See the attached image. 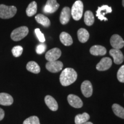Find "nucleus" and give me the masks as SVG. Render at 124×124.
Listing matches in <instances>:
<instances>
[{
	"instance_id": "13",
	"label": "nucleus",
	"mask_w": 124,
	"mask_h": 124,
	"mask_svg": "<svg viewBox=\"0 0 124 124\" xmlns=\"http://www.w3.org/2000/svg\"><path fill=\"white\" fill-rule=\"evenodd\" d=\"M69 104L75 108H80L83 106V102L81 99L74 94H70L67 97Z\"/></svg>"
},
{
	"instance_id": "25",
	"label": "nucleus",
	"mask_w": 124,
	"mask_h": 124,
	"mask_svg": "<svg viewBox=\"0 0 124 124\" xmlns=\"http://www.w3.org/2000/svg\"><path fill=\"white\" fill-rule=\"evenodd\" d=\"M84 21L86 25L87 26H91L94 23V16L93 12L90 10H87L85 13Z\"/></svg>"
},
{
	"instance_id": "2",
	"label": "nucleus",
	"mask_w": 124,
	"mask_h": 124,
	"mask_svg": "<svg viewBox=\"0 0 124 124\" xmlns=\"http://www.w3.org/2000/svg\"><path fill=\"white\" fill-rule=\"evenodd\" d=\"M17 8L15 6H7L4 4L0 5V18L9 19L15 16Z\"/></svg>"
},
{
	"instance_id": "11",
	"label": "nucleus",
	"mask_w": 124,
	"mask_h": 124,
	"mask_svg": "<svg viewBox=\"0 0 124 124\" xmlns=\"http://www.w3.org/2000/svg\"><path fill=\"white\" fill-rule=\"evenodd\" d=\"M109 54L113 57L115 64H120L124 62V56L120 49L113 48L110 50Z\"/></svg>"
},
{
	"instance_id": "32",
	"label": "nucleus",
	"mask_w": 124,
	"mask_h": 124,
	"mask_svg": "<svg viewBox=\"0 0 124 124\" xmlns=\"http://www.w3.org/2000/svg\"><path fill=\"white\" fill-rule=\"evenodd\" d=\"M93 124L92 123V122H91L87 121V122H85V123H83V124Z\"/></svg>"
},
{
	"instance_id": "29",
	"label": "nucleus",
	"mask_w": 124,
	"mask_h": 124,
	"mask_svg": "<svg viewBox=\"0 0 124 124\" xmlns=\"http://www.w3.org/2000/svg\"><path fill=\"white\" fill-rule=\"evenodd\" d=\"M35 32L37 38H38L40 42L44 43L45 41V40H46V39H45L44 34H43V33H41V32L40 31V29H39V28L35 29Z\"/></svg>"
},
{
	"instance_id": "1",
	"label": "nucleus",
	"mask_w": 124,
	"mask_h": 124,
	"mask_svg": "<svg viewBox=\"0 0 124 124\" xmlns=\"http://www.w3.org/2000/svg\"><path fill=\"white\" fill-rule=\"evenodd\" d=\"M78 74L72 68H66L62 71L60 75V82L62 86H68L77 80Z\"/></svg>"
},
{
	"instance_id": "26",
	"label": "nucleus",
	"mask_w": 124,
	"mask_h": 124,
	"mask_svg": "<svg viewBox=\"0 0 124 124\" xmlns=\"http://www.w3.org/2000/svg\"><path fill=\"white\" fill-rule=\"evenodd\" d=\"M23 124H40L39 118L37 116H33L26 119Z\"/></svg>"
},
{
	"instance_id": "12",
	"label": "nucleus",
	"mask_w": 124,
	"mask_h": 124,
	"mask_svg": "<svg viewBox=\"0 0 124 124\" xmlns=\"http://www.w3.org/2000/svg\"><path fill=\"white\" fill-rule=\"evenodd\" d=\"M81 91L85 97H90L93 94V86L91 82L85 80L81 85Z\"/></svg>"
},
{
	"instance_id": "9",
	"label": "nucleus",
	"mask_w": 124,
	"mask_h": 124,
	"mask_svg": "<svg viewBox=\"0 0 124 124\" xmlns=\"http://www.w3.org/2000/svg\"><path fill=\"white\" fill-rule=\"evenodd\" d=\"M111 65H112V60L111 59L108 57H105L102 58L97 64L96 69L97 70L100 71H106L111 67Z\"/></svg>"
},
{
	"instance_id": "24",
	"label": "nucleus",
	"mask_w": 124,
	"mask_h": 124,
	"mask_svg": "<svg viewBox=\"0 0 124 124\" xmlns=\"http://www.w3.org/2000/svg\"><path fill=\"white\" fill-rule=\"evenodd\" d=\"M90 119V116L88 113H83L76 116L75 118V122L76 124H81L87 122Z\"/></svg>"
},
{
	"instance_id": "22",
	"label": "nucleus",
	"mask_w": 124,
	"mask_h": 124,
	"mask_svg": "<svg viewBox=\"0 0 124 124\" xmlns=\"http://www.w3.org/2000/svg\"><path fill=\"white\" fill-rule=\"evenodd\" d=\"M38 10V5L37 3L35 1H32L28 6L27 9H26V13L27 15L29 17L33 16L37 12Z\"/></svg>"
},
{
	"instance_id": "30",
	"label": "nucleus",
	"mask_w": 124,
	"mask_h": 124,
	"mask_svg": "<svg viewBox=\"0 0 124 124\" xmlns=\"http://www.w3.org/2000/svg\"><path fill=\"white\" fill-rule=\"evenodd\" d=\"M46 46L45 44H41L38 45L36 47V53L39 54V55H40V54H42L44 53L46 51Z\"/></svg>"
},
{
	"instance_id": "8",
	"label": "nucleus",
	"mask_w": 124,
	"mask_h": 124,
	"mask_svg": "<svg viewBox=\"0 0 124 124\" xmlns=\"http://www.w3.org/2000/svg\"><path fill=\"white\" fill-rule=\"evenodd\" d=\"M60 5L56 0H47L44 7V12L46 13H54L58 10Z\"/></svg>"
},
{
	"instance_id": "18",
	"label": "nucleus",
	"mask_w": 124,
	"mask_h": 124,
	"mask_svg": "<svg viewBox=\"0 0 124 124\" xmlns=\"http://www.w3.org/2000/svg\"><path fill=\"white\" fill-rule=\"evenodd\" d=\"M60 40L62 44L66 46H70L73 43V40L70 35L66 32H62L60 35Z\"/></svg>"
},
{
	"instance_id": "15",
	"label": "nucleus",
	"mask_w": 124,
	"mask_h": 124,
	"mask_svg": "<svg viewBox=\"0 0 124 124\" xmlns=\"http://www.w3.org/2000/svg\"><path fill=\"white\" fill-rule=\"evenodd\" d=\"M46 106L52 111H56L58 109V104L55 98L51 95H46L44 98Z\"/></svg>"
},
{
	"instance_id": "7",
	"label": "nucleus",
	"mask_w": 124,
	"mask_h": 124,
	"mask_svg": "<svg viewBox=\"0 0 124 124\" xmlns=\"http://www.w3.org/2000/svg\"><path fill=\"white\" fill-rule=\"evenodd\" d=\"M112 12V9L111 7H108L107 5L102 6V7H99L98 8L97 12H96V16L99 20H104V21H108V18L105 17V15L106 14L111 13Z\"/></svg>"
},
{
	"instance_id": "20",
	"label": "nucleus",
	"mask_w": 124,
	"mask_h": 124,
	"mask_svg": "<svg viewBox=\"0 0 124 124\" xmlns=\"http://www.w3.org/2000/svg\"><path fill=\"white\" fill-rule=\"evenodd\" d=\"M35 20L39 24L42 25L44 27H49L51 25L50 20L49 18L42 14H39L36 16Z\"/></svg>"
},
{
	"instance_id": "27",
	"label": "nucleus",
	"mask_w": 124,
	"mask_h": 124,
	"mask_svg": "<svg viewBox=\"0 0 124 124\" xmlns=\"http://www.w3.org/2000/svg\"><path fill=\"white\" fill-rule=\"evenodd\" d=\"M23 52V48L20 46H14L12 49V54L16 58H17L21 55Z\"/></svg>"
},
{
	"instance_id": "31",
	"label": "nucleus",
	"mask_w": 124,
	"mask_h": 124,
	"mask_svg": "<svg viewBox=\"0 0 124 124\" xmlns=\"http://www.w3.org/2000/svg\"><path fill=\"white\" fill-rule=\"evenodd\" d=\"M5 116V112L2 108H0V121L3 120Z\"/></svg>"
},
{
	"instance_id": "14",
	"label": "nucleus",
	"mask_w": 124,
	"mask_h": 124,
	"mask_svg": "<svg viewBox=\"0 0 124 124\" xmlns=\"http://www.w3.org/2000/svg\"><path fill=\"white\" fill-rule=\"evenodd\" d=\"M71 16L70 8L64 7L62 9L60 16V21L62 24L66 25L69 22Z\"/></svg>"
},
{
	"instance_id": "28",
	"label": "nucleus",
	"mask_w": 124,
	"mask_h": 124,
	"mask_svg": "<svg viewBox=\"0 0 124 124\" xmlns=\"http://www.w3.org/2000/svg\"><path fill=\"white\" fill-rule=\"evenodd\" d=\"M117 79L121 83H124V65L120 68L117 72Z\"/></svg>"
},
{
	"instance_id": "21",
	"label": "nucleus",
	"mask_w": 124,
	"mask_h": 124,
	"mask_svg": "<svg viewBox=\"0 0 124 124\" xmlns=\"http://www.w3.org/2000/svg\"><path fill=\"white\" fill-rule=\"evenodd\" d=\"M27 70L29 72L34 74H39L40 72V67L36 62L31 61L28 62L27 64Z\"/></svg>"
},
{
	"instance_id": "33",
	"label": "nucleus",
	"mask_w": 124,
	"mask_h": 124,
	"mask_svg": "<svg viewBox=\"0 0 124 124\" xmlns=\"http://www.w3.org/2000/svg\"><path fill=\"white\" fill-rule=\"evenodd\" d=\"M122 5H123V7H124V0H122Z\"/></svg>"
},
{
	"instance_id": "16",
	"label": "nucleus",
	"mask_w": 124,
	"mask_h": 124,
	"mask_svg": "<svg viewBox=\"0 0 124 124\" xmlns=\"http://www.w3.org/2000/svg\"><path fill=\"white\" fill-rule=\"evenodd\" d=\"M13 103V98L10 94L5 93H0V105L10 106Z\"/></svg>"
},
{
	"instance_id": "10",
	"label": "nucleus",
	"mask_w": 124,
	"mask_h": 124,
	"mask_svg": "<svg viewBox=\"0 0 124 124\" xmlns=\"http://www.w3.org/2000/svg\"><path fill=\"white\" fill-rule=\"evenodd\" d=\"M110 44L113 48L120 49L122 48L124 46V41L120 35H113L110 38Z\"/></svg>"
},
{
	"instance_id": "23",
	"label": "nucleus",
	"mask_w": 124,
	"mask_h": 124,
	"mask_svg": "<svg viewBox=\"0 0 124 124\" xmlns=\"http://www.w3.org/2000/svg\"><path fill=\"white\" fill-rule=\"evenodd\" d=\"M113 112L117 117L124 119V108L120 105L114 103L112 106Z\"/></svg>"
},
{
	"instance_id": "3",
	"label": "nucleus",
	"mask_w": 124,
	"mask_h": 124,
	"mask_svg": "<svg viewBox=\"0 0 124 124\" xmlns=\"http://www.w3.org/2000/svg\"><path fill=\"white\" fill-rule=\"evenodd\" d=\"M83 12V4L82 1L78 0L72 5L71 10V16L76 21L81 19Z\"/></svg>"
},
{
	"instance_id": "17",
	"label": "nucleus",
	"mask_w": 124,
	"mask_h": 124,
	"mask_svg": "<svg viewBox=\"0 0 124 124\" xmlns=\"http://www.w3.org/2000/svg\"><path fill=\"white\" fill-rule=\"evenodd\" d=\"M90 52L91 55L94 56H103L106 54V49L102 46L95 45L91 46L90 49Z\"/></svg>"
},
{
	"instance_id": "6",
	"label": "nucleus",
	"mask_w": 124,
	"mask_h": 124,
	"mask_svg": "<svg viewBox=\"0 0 124 124\" xmlns=\"http://www.w3.org/2000/svg\"><path fill=\"white\" fill-rule=\"evenodd\" d=\"M62 55V51L58 48H54L47 51L46 54V60L48 62L56 61L60 58Z\"/></svg>"
},
{
	"instance_id": "19",
	"label": "nucleus",
	"mask_w": 124,
	"mask_h": 124,
	"mask_svg": "<svg viewBox=\"0 0 124 124\" xmlns=\"http://www.w3.org/2000/svg\"><path fill=\"white\" fill-rule=\"evenodd\" d=\"M78 38L80 42L85 43L89 40L90 35L89 32L85 28H80L78 31Z\"/></svg>"
},
{
	"instance_id": "5",
	"label": "nucleus",
	"mask_w": 124,
	"mask_h": 124,
	"mask_svg": "<svg viewBox=\"0 0 124 124\" xmlns=\"http://www.w3.org/2000/svg\"><path fill=\"white\" fill-rule=\"evenodd\" d=\"M46 67L49 72L56 73L62 70L63 67V64L62 62L59 60L48 62L46 65Z\"/></svg>"
},
{
	"instance_id": "4",
	"label": "nucleus",
	"mask_w": 124,
	"mask_h": 124,
	"mask_svg": "<svg viewBox=\"0 0 124 124\" xmlns=\"http://www.w3.org/2000/svg\"><path fill=\"white\" fill-rule=\"evenodd\" d=\"M28 33L29 29L28 27L25 26H22L14 29L10 34V38L13 41H18L25 38Z\"/></svg>"
}]
</instances>
